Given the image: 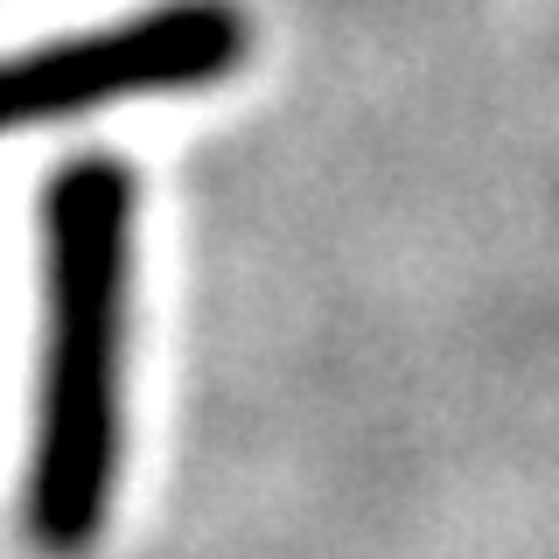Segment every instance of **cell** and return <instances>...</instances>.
<instances>
[{
	"label": "cell",
	"instance_id": "cell-1",
	"mask_svg": "<svg viewBox=\"0 0 559 559\" xmlns=\"http://www.w3.org/2000/svg\"><path fill=\"white\" fill-rule=\"evenodd\" d=\"M43 349L22 468V532L43 559L98 546L127 468V336L140 175L119 154H70L35 203Z\"/></svg>",
	"mask_w": 559,
	"mask_h": 559
},
{
	"label": "cell",
	"instance_id": "cell-2",
	"mask_svg": "<svg viewBox=\"0 0 559 559\" xmlns=\"http://www.w3.org/2000/svg\"><path fill=\"white\" fill-rule=\"evenodd\" d=\"M252 57V14L238 0H154L105 28L28 43L0 57V140L84 119L98 105L182 98L238 78Z\"/></svg>",
	"mask_w": 559,
	"mask_h": 559
}]
</instances>
